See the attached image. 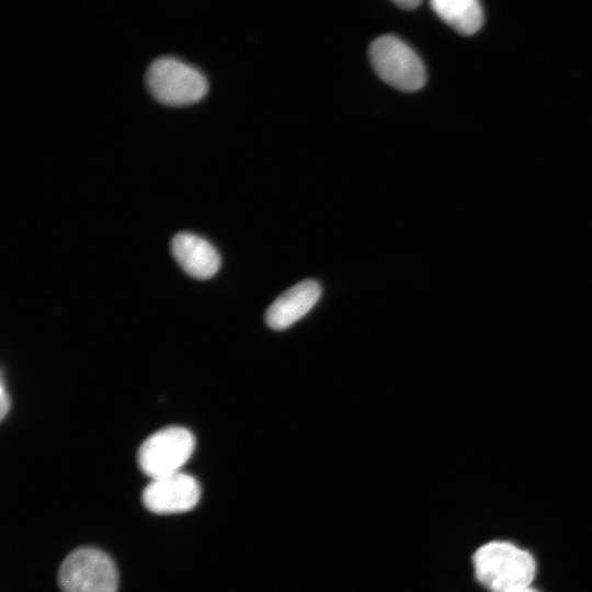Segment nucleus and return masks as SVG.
<instances>
[{
    "mask_svg": "<svg viewBox=\"0 0 592 592\" xmlns=\"http://www.w3.org/2000/svg\"><path fill=\"white\" fill-rule=\"evenodd\" d=\"M321 286L304 280L278 296L267 308L265 320L273 330H284L303 318L319 300Z\"/></svg>",
    "mask_w": 592,
    "mask_h": 592,
    "instance_id": "7",
    "label": "nucleus"
},
{
    "mask_svg": "<svg viewBox=\"0 0 592 592\" xmlns=\"http://www.w3.org/2000/svg\"><path fill=\"white\" fill-rule=\"evenodd\" d=\"M10 409V398H9V395L5 390V387H4V382H3V378L1 380V385H0V417H1V420L4 419L7 412L9 411Z\"/></svg>",
    "mask_w": 592,
    "mask_h": 592,
    "instance_id": "10",
    "label": "nucleus"
},
{
    "mask_svg": "<svg viewBox=\"0 0 592 592\" xmlns=\"http://www.w3.org/2000/svg\"><path fill=\"white\" fill-rule=\"evenodd\" d=\"M476 579L489 592H517L531 587L536 574L534 557L512 543L492 540L473 556Z\"/></svg>",
    "mask_w": 592,
    "mask_h": 592,
    "instance_id": "1",
    "label": "nucleus"
},
{
    "mask_svg": "<svg viewBox=\"0 0 592 592\" xmlns=\"http://www.w3.org/2000/svg\"><path fill=\"white\" fill-rule=\"evenodd\" d=\"M201 488L196 479L178 471L151 479L143 491L146 509L157 514L186 512L198 502Z\"/></svg>",
    "mask_w": 592,
    "mask_h": 592,
    "instance_id": "6",
    "label": "nucleus"
},
{
    "mask_svg": "<svg viewBox=\"0 0 592 592\" xmlns=\"http://www.w3.org/2000/svg\"><path fill=\"white\" fill-rule=\"evenodd\" d=\"M431 7L439 18L464 35L476 33L483 22L481 5L476 0H433Z\"/></svg>",
    "mask_w": 592,
    "mask_h": 592,
    "instance_id": "9",
    "label": "nucleus"
},
{
    "mask_svg": "<svg viewBox=\"0 0 592 592\" xmlns=\"http://www.w3.org/2000/svg\"><path fill=\"white\" fill-rule=\"evenodd\" d=\"M171 252L179 265L191 276L209 278L220 267V257L205 239L191 232H179L171 240Z\"/></svg>",
    "mask_w": 592,
    "mask_h": 592,
    "instance_id": "8",
    "label": "nucleus"
},
{
    "mask_svg": "<svg viewBox=\"0 0 592 592\" xmlns=\"http://www.w3.org/2000/svg\"><path fill=\"white\" fill-rule=\"evenodd\" d=\"M369 58L379 78L398 90L414 92L425 83V68L421 59L394 35L376 38L371 44Z\"/></svg>",
    "mask_w": 592,
    "mask_h": 592,
    "instance_id": "3",
    "label": "nucleus"
},
{
    "mask_svg": "<svg viewBox=\"0 0 592 592\" xmlns=\"http://www.w3.org/2000/svg\"><path fill=\"white\" fill-rule=\"evenodd\" d=\"M517 592H539V591H537L536 589L530 587V588H526V589L517 591Z\"/></svg>",
    "mask_w": 592,
    "mask_h": 592,
    "instance_id": "12",
    "label": "nucleus"
},
{
    "mask_svg": "<svg viewBox=\"0 0 592 592\" xmlns=\"http://www.w3.org/2000/svg\"><path fill=\"white\" fill-rule=\"evenodd\" d=\"M145 81L150 93L169 105L192 103L207 90L206 79L197 69L171 56L152 60Z\"/></svg>",
    "mask_w": 592,
    "mask_h": 592,
    "instance_id": "2",
    "label": "nucleus"
},
{
    "mask_svg": "<svg viewBox=\"0 0 592 592\" xmlns=\"http://www.w3.org/2000/svg\"><path fill=\"white\" fill-rule=\"evenodd\" d=\"M394 2L399 8L405 9V10L415 9L418 5L421 4V1L419 0H399V1H394Z\"/></svg>",
    "mask_w": 592,
    "mask_h": 592,
    "instance_id": "11",
    "label": "nucleus"
},
{
    "mask_svg": "<svg viewBox=\"0 0 592 592\" xmlns=\"http://www.w3.org/2000/svg\"><path fill=\"white\" fill-rule=\"evenodd\" d=\"M62 592H116L118 573L105 553L91 547L71 551L58 572Z\"/></svg>",
    "mask_w": 592,
    "mask_h": 592,
    "instance_id": "4",
    "label": "nucleus"
},
{
    "mask_svg": "<svg viewBox=\"0 0 592 592\" xmlns=\"http://www.w3.org/2000/svg\"><path fill=\"white\" fill-rule=\"evenodd\" d=\"M195 447L193 434L180 426L161 429L140 445L138 465L141 471L155 479L180 471Z\"/></svg>",
    "mask_w": 592,
    "mask_h": 592,
    "instance_id": "5",
    "label": "nucleus"
}]
</instances>
